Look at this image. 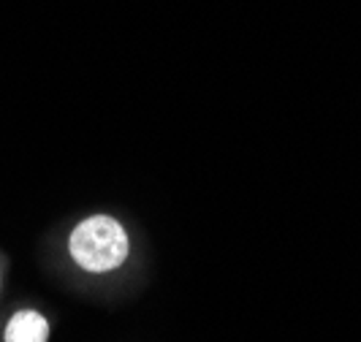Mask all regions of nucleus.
<instances>
[{"label": "nucleus", "mask_w": 361, "mask_h": 342, "mask_svg": "<svg viewBox=\"0 0 361 342\" xmlns=\"http://www.w3.org/2000/svg\"><path fill=\"white\" fill-rule=\"evenodd\" d=\"M0 288H3V264H0Z\"/></svg>", "instance_id": "7ed1b4c3"}, {"label": "nucleus", "mask_w": 361, "mask_h": 342, "mask_svg": "<svg viewBox=\"0 0 361 342\" xmlns=\"http://www.w3.org/2000/svg\"><path fill=\"white\" fill-rule=\"evenodd\" d=\"M52 324L36 307H19L3 326V342H49Z\"/></svg>", "instance_id": "f03ea898"}, {"label": "nucleus", "mask_w": 361, "mask_h": 342, "mask_svg": "<svg viewBox=\"0 0 361 342\" xmlns=\"http://www.w3.org/2000/svg\"><path fill=\"white\" fill-rule=\"evenodd\" d=\"M68 255L73 267L87 274L117 271L130 255V236L126 226L111 215L82 217L68 234Z\"/></svg>", "instance_id": "f257e3e1"}]
</instances>
